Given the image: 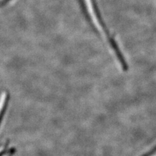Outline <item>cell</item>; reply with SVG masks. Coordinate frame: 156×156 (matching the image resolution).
Returning <instances> with one entry per match:
<instances>
[{"label": "cell", "mask_w": 156, "mask_h": 156, "mask_svg": "<svg viewBox=\"0 0 156 156\" xmlns=\"http://www.w3.org/2000/svg\"><path fill=\"white\" fill-rule=\"evenodd\" d=\"M84 3V7L88 16H89L92 25L99 33L101 37L103 38L106 44L110 48V50L115 57L116 61L118 62L119 66L123 70L128 69V64L126 61L121 50L119 49L115 41L112 38L108 30L102 22L100 14L98 12L94 0H82Z\"/></svg>", "instance_id": "obj_1"}, {"label": "cell", "mask_w": 156, "mask_h": 156, "mask_svg": "<svg viewBox=\"0 0 156 156\" xmlns=\"http://www.w3.org/2000/svg\"><path fill=\"white\" fill-rule=\"evenodd\" d=\"M7 101V94L6 92H3L0 94V117L2 115L5 107Z\"/></svg>", "instance_id": "obj_2"}]
</instances>
